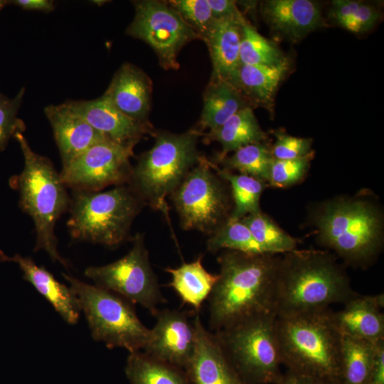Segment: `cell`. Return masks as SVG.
Returning <instances> with one entry per match:
<instances>
[{
  "instance_id": "1",
  "label": "cell",
  "mask_w": 384,
  "mask_h": 384,
  "mask_svg": "<svg viewBox=\"0 0 384 384\" xmlns=\"http://www.w3.org/2000/svg\"><path fill=\"white\" fill-rule=\"evenodd\" d=\"M280 257L224 250L220 273L208 300L214 332L247 319L274 313V289Z\"/></svg>"
},
{
  "instance_id": "2",
  "label": "cell",
  "mask_w": 384,
  "mask_h": 384,
  "mask_svg": "<svg viewBox=\"0 0 384 384\" xmlns=\"http://www.w3.org/2000/svg\"><path fill=\"white\" fill-rule=\"evenodd\" d=\"M356 294L328 252L295 249L279 259L274 303L277 317L322 311L343 304Z\"/></svg>"
},
{
  "instance_id": "3",
  "label": "cell",
  "mask_w": 384,
  "mask_h": 384,
  "mask_svg": "<svg viewBox=\"0 0 384 384\" xmlns=\"http://www.w3.org/2000/svg\"><path fill=\"white\" fill-rule=\"evenodd\" d=\"M282 365L319 384H341V334L330 308L277 317Z\"/></svg>"
},
{
  "instance_id": "4",
  "label": "cell",
  "mask_w": 384,
  "mask_h": 384,
  "mask_svg": "<svg viewBox=\"0 0 384 384\" xmlns=\"http://www.w3.org/2000/svg\"><path fill=\"white\" fill-rule=\"evenodd\" d=\"M23 156L21 172L9 178L11 188L19 194L18 206L33 221L36 234L34 251L43 250L53 262L69 264L58 250L56 223L69 209L70 198L49 159L36 153L22 133L14 136Z\"/></svg>"
},
{
  "instance_id": "5",
  "label": "cell",
  "mask_w": 384,
  "mask_h": 384,
  "mask_svg": "<svg viewBox=\"0 0 384 384\" xmlns=\"http://www.w3.org/2000/svg\"><path fill=\"white\" fill-rule=\"evenodd\" d=\"M199 135L194 129L182 134L159 133L154 146L132 169L128 186L143 204L161 212L169 223L166 198L197 164L200 158L197 150Z\"/></svg>"
},
{
  "instance_id": "6",
  "label": "cell",
  "mask_w": 384,
  "mask_h": 384,
  "mask_svg": "<svg viewBox=\"0 0 384 384\" xmlns=\"http://www.w3.org/2000/svg\"><path fill=\"white\" fill-rule=\"evenodd\" d=\"M143 203L129 186L106 191H75L67 222L73 238L117 246L129 237L131 225Z\"/></svg>"
},
{
  "instance_id": "7",
  "label": "cell",
  "mask_w": 384,
  "mask_h": 384,
  "mask_svg": "<svg viewBox=\"0 0 384 384\" xmlns=\"http://www.w3.org/2000/svg\"><path fill=\"white\" fill-rule=\"evenodd\" d=\"M321 242L350 265L365 267L379 253L381 218L361 200H339L325 205L316 218Z\"/></svg>"
},
{
  "instance_id": "8",
  "label": "cell",
  "mask_w": 384,
  "mask_h": 384,
  "mask_svg": "<svg viewBox=\"0 0 384 384\" xmlns=\"http://www.w3.org/2000/svg\"><path fill=\"white\" fill-rule=\"evenodd\" d=\"M276 314L255 316L214 332L232 366L246 384H280L282 365Z\"/></svg>"
},
{
  "instance_id": "9",
  "label": "cell",
  "mask_w": 384,
  "mask_h": 384,
  "mask_svg": "<svg viewBox=\"0 0 384 384\" xmlns=\"http://www.w3.org/2000/svg\"><path fill=\"white\" fill-rule=\"evenodd\" d=\"M63 276L76 295L95 340L110 348H124L129 353L144 350L150 329L139 320L132 303L72 275Z\"/></svg>"
},
{
  "instance_id": "10",
  "label": "cell",
  "mask_w": 384,
  "mask_h": 384,
  "mask_svg": "<svg viewBox=\"0 0 384 384\" xmlns=\"http://www.w3.org/2000/svg\"><path fill=\"white\" fill-rule=\"evenodd\" d=\"M84 274L95 286L141 305L154 316L159 311L158 306L166 302L141 233L135 235L132 249L124 257L105 265L88 267Z\"/></svg>"
},
{
  "instance_id": "11",
  "label": "cell",
  "mask_w": 384,
  "mask_h": 384,
  "mask_svg": "<svg viewBox=\"0 0 384 384\" xmlns=\"http://www.w3.org/2000/svg\"><path fill=\"white\" fill-rule=\"evenodd\" d=\"M171 196L185 230L211 235L225 221L226 193L210 162L204 157L200 156Z\"/></svg>"
},
{
  "instance_id": "12",
  "label": "cell",
  "mask_w": 384,
  "mask_h": 384,
  "mask_svg": "<svg viewBox=\"0 0 384 384\" xmlns=\"http://www.w3.org/2000/svg\"><path fill=\"white\" fill-rule=\"evenodd\" d=\"M134 5L135 16L127 34L148 44L164 69H178L181 48L200 35L169 3L144 0L134 1Z\"/></svg>"
},
{
  "instance_id": "13",
  "label": "cell",
  "mask_w": 384,
  "mask_h": 384,
  "mask_svg": "<svg viewBox=\"0 0 384 384\" xmlns=\"http://www.w3.org/2000/svg\"><path fill=\"white\" fill-rule=\"evenodd\" d=\"M134 146L110 139L100 142L63 166L61 180L73 191H100L108 186L128 183Z\"/></svg>"
},
{
  "instance_id": "14",
  "label": "cell",
  "mask_w": 384,
  "mask_h": 384,
  "mask_svg": "<svg viewBox=\"0 0 384 384\" xmlns=\"http://www.w3.org/2000/svg\"><path fill=\"white\" fill-rule=\"evenodd\" d=\"M155 316L156 324L142 351L185 370L196 346L193 320L187 312L176 309L159 310Z\"/></svg>"
},
{
  "instance_id": "15",
  "label": "cell",
  "mask_w": 384,
  "mask_h": 384,
  "mask_svg": "<svg viewBox=\"0 0 384 384\" xmlns=\"http://www.w3.org/2000/svg\"><path fill=\"white\" fill-rule=\"evenodd\" d=\"M196 346L185 370L191 384H246L239 376L214 333L207 330L198 312L193 318Z\"/></svg>"
},
{
  "instance_id": "16",
  "label": "cell",
  "mask_w": 384,
  "mask_h": 384,
  "mask_svg": "<svg viewBox=\"0 0 384 384\" xmlns=\"http://www.w3.org/2000/svg\"><path fill=\"white\" fill-rule=\"evenodd\" d=\"M59 150L63 166L91 146L108 139L93 128L67 102L44 108Z\"/></svg>"
},
{
  "instance_id": "17",
  "label": "cell",
  "mask_w": 384,
  "mask_h": 384,
  "mask_svg": "<svg viewBox=\"0 0 384 384\" xmlns=\"http://www.w3.org/2000/svg\"><path fill=\"white\" fill-rule=\"evenodd\" d=\"M66 102L93 128L117 143L136 144L151 129L148 122L130 118L102 96L92 100Z\"/></svg>"
},
{
  "instance_id": "18",
  "label": "cell",
  "mask_w": 384,
  "mask_h": 384,
  "mask_svg": "<svg viewBox=\"0 0 384 384\" xmlns=\"http://www.w3.org/2000/svg\"><path fill=\"white\" fill-rule=\"evenodd\" d=\"M383 307V294H356L334 311V317L341 334L378 343L384 341Z\"/></svg>"
},
{
  "instance_id": "19",
  "label": "cell",
  "mask_w": 384,
  "mask_h": 384,
  "mask_svg": "<svg viewBox=\"0 0 384 384\" xmlns=\"http://www.w3.org/2000/svg\"><path fill=\"white\" fill-rule=\"evenodd\" d=\"M151 94V82L147 75L127 63L115 73L102 97L125 115L145 122H148Z\"/></svg>"
},
{
  "instance_id": "20",
  "label": "cell",
  "mask_w": 384,
  "mask_h": 384,
  "mask_svg": "<svg viewBox=\"0 0 384 384\" xmlns=\"http://www.w3.org/2000/svg\"><path fill=\"white\" fill-rule=\"evenodd\" d=\"M0 260L16 263L23 272V279L52 304L66 322L70 324L78 322L80 307L70 287L60 283L49 271L37 265L31 257L18 254L9 257L0 249Z\"/></svg>"
},
{
  "instance_id": "21",
  "label": "cell",
  "mask_w": 384,
  "mask_h": 384,
  "mask_svg": "<svg viewBox=\"0 0 384 384\" xmlns=\"http://www.w3.org/2000/svg\"><path fill=\"white\" fill-rule=\"evenodd\" d=\"M262 13L274 30L294 41L322 25L320 9L309 0L267 1Z\"/></svg>"
},
{
  "instance_id": "22",
  "label": "cell",
  "mask_w": 384,
  "mask_h": 384,
  "mask_svg": "<svg viewBox=\"0 0 384 384\" xmlns=\"http://www.w3.org/2000/svg\"><path fill=\"white\" fill-rule=\"evenodd\" d=\"M245 21L214 20L203 37L213 64L212 80L229 82L240 66L241 24Z\"/></svg>"
},
{
  "instance_id": "23",
  "label": "cell",
  "mask_w": 384,
  "mask_h": 384,
  "mask_svg": "<svg viewBox=\"0 0 384 384\" xmlns=\"http://www.w3.org/2000/svg\"><path fill=\"white\" fill-rule=\"evenodd\" d=\"M202 256L191 262H184L176 268H166L172 277L171 287L181 301L198 312L208 299L218 279V274L208 272L202 264Z\"/></svg>"
},
{
  "instance_id": "24",
  "label": "cell",
  "mask_w": 384,
  "mask_h": 384,
  "mask_svg": "<svg viewBox=\"0 0 384 384\" xmlns=\"http://www.w3.org/2000/svg\"><path fill=\"white\" fill-rule=\"evenodd\" d=\"M246 107L244 95L235 85L211 79L203 95L200 124L202 129L214 130Z\"/></svg>"
},
{
  "instance_id": "25",
  "label": "cell",
  "mask_w": 384,
  "mask_h": 384,
  "mask_svg": "<svg viewBox=\"0 0 384 384\" xmlns=\"http://www.w3.org/2000/svg\"><path fill=\"white\" fill-rule=\"evenodd\" d=\"M288 69L289 63L286 59L274 65L240 64L229 82L244 95L267 104L272 100Z\"/></svg>"
},
{
  "instance_id": "26",
  "label": "cell",
  "mask_w": 384,
  "mask_h": 384,
  "mask_svg": "<svg viewBox=\"0 0 384 384\" xmlns=\"http://www.w3.org/2000/svg\"><path fill=\"white\" fill-rule=\"evenodd\" d=\"M265 133L259 125L252 108L240 110L217 129L206 135L208 142H218L223 147L220 158H225L230 151L250 144L262 143Z\"/></svg>"
},
{
  "instance_id": "27",
  "label": "cell",
  "mask_w": 384,
  "mask_h": 384,
  "mask_svg": "<svg viewBox=\"0 0 384 384\" xmlns=\"http://www.w3.org/2000/svg\"><path fill=\"white\" fill-rule=\"evenodd\" d=\"M130 384H191L186 372L144 352H130L124 368Z\"/></svg>"
},
{
  "instance_id": "28",
  "label": "cell",
  "mask_w": 384,
  "mask_h": 384,
  "mask_svg": "<svg viewBox=\"0 0 384 384\" xmlns=\"http://www.w3.org/2000/svg\"><path fill=\"white\" fill-rule=\"evenodd\" d=\"M341 336V384H367L380 342Z\"/></svg>"
},
{
  "instance_id": "29",
  "label": "cell",
  "mask_w": 384,
  "mask_h": 384,
  "mask_svg": "<svg viewBox=\"0 0 384 384\" xmlns=\"http://www.w3.org/2000/svg\"><path fill=\"white\" fill-rule=\"evenodd\" d=\"M207 250H230L250 255L267 254L241 220L228 217L210 236Z\"/></svg>"
},
{
  "instance_id": "30",
  "label": "cell",
  "mask_w": 384,
  "mask_h": 384,
  "mask_svg": "<svg viewBox=\"0 0 384 384\" xmlns=\"http://www.w3.org/2000/svg\"><path fill=\"white\" fill-rule=\"evenodd\" d=\"M210 166L220 178L230 183L235 203L230 218L240 220L260 211V198L265 188L263 181L247 175H236L227 169H220L211 162Z\"/></svg>"
},
{
  "instance_id": "31",
  "label": "cell",
  "mask_w": 384,
  "mask_h": 384,
  "mask_svg": "<svg viewBox=\"0 0 384 384\" xmlns=\"http://www.w3.org/2000/svg\"><path fill=\"white\" fill-rule=\"evenodd\" d=\"M240 220L267 254H284L296 249L297 240L286 233L261 211L247 215Z\"/></svg>"
},
{
  "instance_id": "32",
  "label": "cell",
  "mask_w": 384,
  "mask_h": 384,
  "mask_svg": "<svg viewBox=\"0 0 384 384\" xmlns=\"http://www.w3.org/2000/svg\"><path fill=\"white\" fill-rule=\"evenodd\" d=\"M285 60L272 43L246 20L241 24L240 62L242 65H274Z\"/></svg>"
},
{
  "instance_id": "33",
  "label": "cell",
  "mask_w": 384,
  "mask_h": 384,
  "mask_svg": "<svg viewBox=\"0 0 384 384\" xmlns=\"http://www.w3.org/2000/svg\"><path fill=\"white\" fill-rule=\"evenodd\" d=\"M273 159L267 146L262 143H255L238 149L232 156L225 159L224 161L229 167L238 170L242 174L264 182L269 180Z\"/></svg>"
},
{
  "instance_id": "34",
  "label": "cell",
  "mask_w": 384,
  "mask_h": 384,
  "mask_svg": "<svg viewBox=\"0 0 384 384\" xmlns=\"http://www.w3.org/2000/svg\"><path fill=\"white\" fill-rule=\"evenodd\" d=\"M24 93V87L13 98L0 93V151L6 149L16 134H23L26 130L24 122L17 116Z\"/></svg>"
},
{
  "instance_id": "35",
  "label": "cell",
  "mask_w": 384,
  "mask_h": 384,
  "mask_svg": "<svg viewBox=\"0 0 384 384\" xmlns=\"http://www.w3.org/2000/svg\"><path fill=\"white\" fill-rule=\"evenodd\" d=\"M169 4L174 8L201 36L206 34L214 19L208 0H173Z\"/></svg>"
},
{
  "instance_id": "36",
  "label": "cell",
  "mask_w": 384,
  "mask_h": 384,
  "mask_svg": "<svg viewBox=\"0 0 384 384\" xmlns=\"http://www.w3.org/2000/svg\"><path fill=\"white\" fill-rule=\"evenodd\" d=\"M311 158L312 153L294 159H273L268 181L277 187H287L296 183L305 175Z\"/></svg>"
},
{
  "instance_id": "37",
  "label": "cell",
  "mask_w": 384,
  "mask_h": 384,
  "mask_svg": "<svg viewBox=\"0 0 384 384\" xmlns=\"http://www.w3.org/2000/svg\"><path fill=\"white\" fill-rule=\"evenodd\" d=\"M311 139L293 137L284 133L276 134L272 155L275 159L286 160L301 158L311 154Z\"/></svg>"
},
{
  "instance_id": "38",
  "label": "cell",
  "mask_w": 384,
  "mask_h": 384,
  "mask_svg": "<svg viewBox=\"0 0 384 384\" xmlns=\"http://www.w3.org/2000/svg\"><path fill=\"white\" fill-rule=\"evenodd\" d=\"M379 18L378 11L373 6L361 3L356 13L340 25L353 33L370 30Z\"/></svg>"
},
{
  "instance_id": "39",
  "label": "cell",
  "mask_w": 384,
  "mask_h": 384,
  "mask_svg": "<svg viewBox=\"0 0 384 384\" xmlns=\"http://www.w3.org/2000/svg\"><path fill=\"white\" fill-rule=\"evenodd\" d=\"M214 20L234 19L243 21L245 19L236 6L231 0H208Z\"/></svg>"
},
{
  "instance_id": "40",
  "label": "cell",
  "mask_w": 384,
  "mask_h": 384,
  "mask_svg": "<svg viewBox=\"0 0 384 384\" xmlns=\"http://www.w3.org/2000/svg\"><path fill=\"white\" fill-rule=\"evenodd\" d=\"M361 4V1L336 0L333 1V13L335 19L341 24L353 16Z\"/></svg>"
},
{
  "instance_id": "41",
  "label": "cell",
  "mask_w": 384,
  "mask_h": 384,
  "mask_svg": "<svg viewBox=\"0 0 384 384\" xmlns=\"http://www.w3.org/2000/svg\"><path fill=\"white\" fill-rule=\"evenodd\" d=\"M367 384H384V341L378 345L373 367Z\"/></svg>"
},
{
  "instance_id": "42",
  "label": "cell",
  "mask_w": 384,
  "mask_h": 384,
  "mask_svg": "<svg viewBox=\"0 0 384 384\" xmlns=\"http://www.w3.org/2000/svg\"><path fill=\"white\" fill-rule=\"evenodd\" d=\"M9 4L16 5L24 10L50 12L55 9L54 1L51 0H13Z\"/></svg>"
},
{
  "instance_id": "43",
  "label": "cell",
  "mask_w": 384,
  "mask_h": 384,
  "mask_svg": "<svg viewBox=\"0 0 384 384\" xmlns=\"http://www.w3.org/2000/svg\"><path fill=\"white\" fill-rule=\"evenodd\" d=\"M280 384H319L316 381L298 375L297 373L287 371L285 374L283 375V378Z\"/></svg>"
},
{
  "instance_id": "44",
  "label": "cell",
  "mask_w": 384,
  "mask_h": 384,
  "mask_svg": "<svg viewBox=\"0 0 384 384\" xmlns=\"http://www.w3.org/2000/svg\"><path fill=\"white\" fill-rule=\"evenodd\" d=\"M9 4V1L0 0V11L7 4Z\"/></svg>"
}]
</instances>
